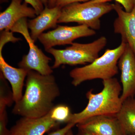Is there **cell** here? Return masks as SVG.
<instances>
[{
    "mask_svg": "<svg viewBox=\"0 0 135 135\" xmlns=\"http://www.w3.org/2000/svg\"><path fill=\"white\" fill-rule=\"evenodd\" d=\"M107 39L102 36L90 43H74L64 49L51 48L47 52L55 59L51 68H58L62 65H75L90 63L99 57V52L106 46Z\"/></svg>",
    "mask_w": 135,
    "mask_h": 135,
    "instance_id": "5",
    "label": "cell"
},
{
    "mask_svg": "<svg viewBox=\"0 0 135 135\" xmlns=\"http://www.w3.org/2000/svg\"><path fill=\"white\" fill-rule=\"evenodd\" d=\"M50 113L51 119L60 124L67 123L72 114L70 107L64 104L54 106Z\"/></svg>",
    "mask_w": 135,
    "mask_h": 135,
    "instance_id": "17",
    "label": "cell"
},
{
    "mask_svg": "<svg viewBox=\"0 0 135 135\" xmlns=\"http://www.w3.org/2000/svg\"><path fill=\"white\" fill-rule=\"evenodd\" d=\"M75 126V125L74 123H67L65 127L51 132L48 135H65L66 133Z\"/></svg>",
    "mask_w": 135,
    "mask_h": 135,
    "instance_id": "22",
    "label": "cell"
},
{
    "mask_svg": "<svg viewBox=\"0 0 135 135\" xmlns=\"http://www.w3.org/2000/svg\"><path fill=\"white\" fill-rule=\"evenodd\" d=\"M119 3L127 12L132 11L135 6V0H114Z\"/></svg>",
    "mask_w": 135,
    "mask_h": 135,
    "instance_id": "21",
    "label": "cell"
},
{
    "mask_svg": "<svg viewBox=\"0 0 135 135\" xmlns=\"http://www.w3.org/2000/svg\"><path fill=\"white\" fill-rule=\"evenodd\" d=\"M113 10V4L96 3L94 0L75 3L62 8L58 23L75 22L87 26L93 30L101 27L100 18Z\"/></svg>",
    "mask_w": 135,
    "mask_h": 135,
    "instance_id": "4",
    "label": "cell"
},
{
    "mask_svg": "<svg viewBox=\"0 0 135 135\" xmlns=\"http://www.w3.org/2000/svg\"><path fill=\"white\" fill-rule=\"evenodd\" d=\"M90 0H56L55 6L62 8L72 3L77 2H85L88 1Z\"/></svg>",
    "mask_w": 135,
    "mask_h": 135,
    "instance_id": "23",
    "label": "cell"
},
{
    "mask_svg": "<svg viewBox=\"0 0 135 135\" xmlns=\"http://www.w3.org/2000/svg\"><path fill=\"white\" fill-rule=\"evenodd\" d=\"M27 18L20 20L11 29V32L21 33L29 44V50L27 55L23 56L18 64L19 68L33 70L43 75L52 74L53 69L49 63L51 59L44 54L42 50L35 44L28 31Z\"/></svg>",
    "mask_w": 135,
    "mask_h": 135,
    "instance_id": "6",
    "label": "cell"
},
{
    "mask_svg": "<svg viewBox=\"0 0 135 135\" xmlns=\"http://www.w3.org/2000/svg\"><path fill=\"white\" fill-rule=\"evenodd\" d=\"M126 135H135V134H128Z\"/></svg>",
    "mask_w": 135,
    "mask_h": 135,
    "instance_id": "29",
    "label": "cell"
},
{
    "mask_svg": "<svg viewBox=\"0 0 135 135\" xmlns=\"http://www.w3.org/2000/svg\"><path fill=\"white\" fill-rule=\"evenodd\" d=\"M25 2L30 4L35 10L36 15H40L44 9V5L41 0H24Z\"/></svg>",
    "mask_w": 135,
    "mask_h": 135,
    "instance_id": "20",
    "label": "cell"
},
{
    "mask_svg": "<svg viewBox=\"0 0 135 135\" xmlns=\"http://www.w3.org/2000/svg\"><path fill=\"white\" fill-rule=\"evenodd\" d=\"M134 98H135V95H134Z\"/></svg>",
    "mask_w": 135,
    "mask_h": 135,
    "instance_id": "30",
    "label": "cell"
},
{
    "mask_svg": "<svg viewBox=\"0 0 135 135\" xmlns=\"http://www.w3.org/2000/svg\"><path fill=\"white\" fill-rule=\"evenodd\" d=\"M118 66L120 71L121 99L123 103L135 94V54L127 44L118 61Z\"/></svg>",
    "mask_w": 135,
    "mask_h": 135,
    "instance_id": "8",
    "label": "cell"
},
{
    "mask_svg": "<svg viewBox=\"0 0 135 135\" xmlns=\"http://www.w3.org/2000/svg\"><path fill=\"white\" fill-rule=\"evenodd\" d=\"M26 78L24 94L15 103L12 113L31 118L46 116L55 106L54 101L60 95L55 78L52 74L43 75L30 70Z\"/></svg>",
    "mask_w": 135,
    "mask_h": 135,
    "instance_id": "1",
    "label": "cell"
},
{
    "mask_svg": "<svg viewBox=\"0 0 135 135\" xmlns=\"http://www.w3.org/2000/svg\"><path fill=\"white\" fill-rule=\"evenodd\" d=\"M0 113L6 110L7 106H10L14 102L12 91L10 89L6 79L2 73L0 75Z\"/></svg>",
    "mask_w": 135,
    "mask_h": 135,
    "instance_id": "16",
    "label": "cell"
},
{
    "mask_svg": "<svg viewBox=\"0 0 135 135\" xmlns=\"http://www.w3.org/2000/svg\"><path fill=\"white\" fill-rule=\"evenodd\" d=\"M103 88L99 93L95 94L92 89L87 92V106L80 112L72 113L67 123L76 125L94 116H116L122 105V87L118 80L113 77L103 80Z\"/></svg>",
    "mask_w": 135,
    "mask_h": 135,
    "instance_id": "2",
    "label": "cell"
},
{
    "mask_svg": "<svg viewBox=\"0 0 135 135\" xmlns=\"http://www.w3.org/2000/svg\"><path fill=\"white\" fill-rule=\"evenodd\" d=\"M113 4L118 15L113 23L114 31L120 35L122 41L128 44L135 54V6L132 11L127 12L119 3Z\"/></svg>",
    "mask_w": 135,
    "mask_h": 135,
    "instance_id": "11",
    "label": "cell"
},
{
    "mask_svg": "<svg viewBox=\"0 0 135 135\" xmlns=\"http://www.w3.org/2000/svg\"><path fill=\"white\" fill-rule=\"evenodd\" d=\"M22 0H11L8 7L0 14V31H9L17 22L23 18L36 17V13Z\"/></svg>",
    "mask_w": 135,
    "mask_h": 135,
    "instance_id": "12",
    "label": "cell"
},
{
    "mask_svg": "<svg viewBox=\"0 0 135 135\" xmlns=\"http://www.w3.org/2000/svg\"><path fill=\"white\" fill-rule=\"evenodd\" d=\"M8 116L7 111L0 113V135H11L10 130L7 128Z\"/></svg>",
    "mask_w": 135,
    "mask_h": 135,
    "instance_id": "19",
    "label": "cell"
},
{
    "mask_svg": "<svg viewBox=\"0 0 135 135\" xmlns=\"http://www.w3.org/2000/svg\"><path fill=\"white\" fill-rule=\"evenodd\" d=\"M126 135L135 134V98H129L122 103L116 116Z\"/></svg>",
    "mask_w": 135,
    "mask_h": 135,
    "instance_id": "15",
    "label": "cell"
},
{
    "mask_svg": "<svg viewBox=\"0 0 135 135\" xmlns=\"http://www.w3.org/2000/svg\"><path fill=\"white\" fill-rule=\"evenodd\" d=\"M56 0H50L48 7L49 8H53L55 6Z\"/></svg>",
    "mask_w": 135,
    "mask_h": 135,
    "instance_id": "25",
    "label": "cell"
},
{
    "mask_svg": "<svg viewBox=\"0 0 135 135\" xmlns=\"http://www.w3.org/2000/svg\"><path fill=\"white\" fill-rule=\"evenodd\" d=\"M42 2L45 7H48L50 0H41Z\"/></svg>",
    "mask_w": 135,
    "mask_h": 135,
    "instance_id": "26",
    "label": "cell"
},
{
    "mask_svg": "<svg viewBox=\"0 0 135 135\" xmlns=\"http://www.w3.org/2000/svg\"><path fill=\"white\" fill-rule=\"evenodd\" d=\"M9 0H0L1 3H6L8 2Z\"/></svg>",
    "mask_w": 135,
    "mask_h": 135,
    "instance_id": "28",
    "label": "cell"
},
{
    "mask_svg": "<svg viewBox=\"0 0 135 135\" xmlns=\"http://www.w3.org/2000/svg\"><path fill=\"white\" fill-rule=\"evenodd\" d=\"M127 43L121 41L116 48L107 49L101 57L82 67L76 68L70 73L74 86L83 83L97 79L102 80L113 78L118 72V62Z\"/></svg>",
    "mask_w": 135,
    "mask_h": 135,
    "instance_id": "3",
    "label": "cell"
},
{
    "mask_svg": "<svg viewBox=\"0 0 135 135\" xmlns=\"http://www.w3.org/2000/svg\"><path fill=\"white\" fill-rule=\"evenodd\" d=\"M96 33L95 30L84 25L73 26L58 25L54 30L41 34L38 40L47 51L55 46L71 45L76 39L92 36Z\"/></svg>",
    "mask_w": 135,
    "mask_h": 135,
    "instance_id": "7",
    "label": "cell"
},
{
    "mask_svg": "<svg viewBox=\"0 0 135 135\" xmlns=\"http://www.w3.org/2000/svg\"><path fill=\"white\" fill-rule=\"evenodd\" d=\"M65 135H74L73 133L72 130V129H70V130L66 133Z\"/></svg>",
    "mask_w": 135,
    "mask_h": 135,
    "instance_id": "27",
    "label": "cell"
},
{
    "mask_svg": "<svg viewBox=\"0 0 135 135\" xmlns=\"http://www.w3.org/2000/svg\"><path fill=\"white\" fill-rule=\"evenodd\" d=\"M60 123L51 118L49 113L38 118L22 117L10 129L11 135H44Z\"/></svg>",
    "mask_w": 135,
    "mask_h": 135,
    "instance_id": "10",
    "label": "cell"
},
{
    "mask_svg": "<svg viewBox=\"0 0 135 135\" xmlns=\"http://www.w3.org/2000/svg\"><path fill=\"white\" fill-rule=\"evenodd\" d=\"M76 126L94 135H126L116 116H94Z\"/></svg>",
    "mask_w": 135,
    "mask_h": 135,
    "instance_id": "9",
    "label": "cell"
},
{
    "mask_svg": "<svg viewBox=\"0 0 135 135\" xmlns=\"http://www.w3.org/2000/svg\"><path fill=\"white\" fill-rule=\"evenodd\" d=\"M76 135H94L85 131L78 129V132Z\"/></svg>",
    "mask_w": 135,
    "mask_h": 135,
    "instance_id": "24",
    "label": "cell"
},
{
    "mask_svg": "<svg viewBox=\"0 0 135 135\" xmlns=\"http://www.w3.org/2000/svg\"><path fill=\"white\" fill-rule=\"evenodd\" d=\"M62 8L55 6L53 8L45 7L38 16L27 22L30 30V36L35 42L43 32L50 28L55 29L61 15Z\"/></svg>",
    "mask_w": 135,
    "mask_h": 135,
    "instance_id": "13",
    "label": "cell"
},
{
    "mask_svg": "<svg viewBox=\"0 0 135 135\" xmlns=\"http://www.w3.org/2000/svg\"><path fill=\"white\" fill-rule=\"evenodd\" d=\"M0 69L4 78L11 85L13 99L16 103L23 97L25 80L29 70L21 68H16L9 65L3 58L2 51H0Z\"/></svg>",
    "mask_w": 135,
    "mask_h": 135,
    "instance_id": "14",
    "label": "cell"
},
{
    "mask_svg": "<svg viewBox=\"0 0 135 135\" xmlns=\"http://www.w3.org/2000/svg\"><path fill=\"white\" fill-rule=\"evenodd\" d=\"M1 34L0 41V50H2L3 47L5 44L9 42H16L21 40V38H17L13 36L12 32L9 31H2Z\"/></svg>",
    "mask_w": 135,
    "mask_h": 135,
    "instance_id": "18",
    "label": "cell"
}]
</instances>
